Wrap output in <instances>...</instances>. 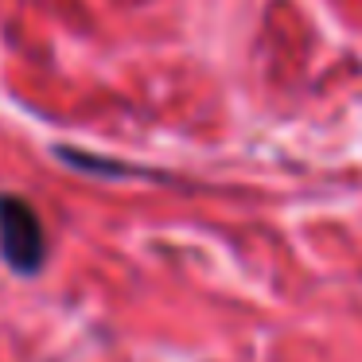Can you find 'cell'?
Segmentation results:
<instances>
[{"label":"cell","mask_w":362,"mask_h":362,"mask_svg":"<svg viewBox=\"0 0 362 362\" xmlns=\"http://www.w3.org/2000/svg\"><path fill=\"white\" fill-rule=\"evenodd\" d=\"M0 250L16 273H40L43 226L32 206L16 195H0Z\"/></svg>","instance_id":"1"}]
</instances>
